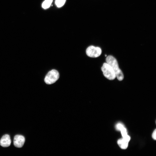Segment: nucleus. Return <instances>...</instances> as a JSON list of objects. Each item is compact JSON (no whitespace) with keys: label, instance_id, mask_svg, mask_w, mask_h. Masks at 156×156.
Returning <instances> with one entry per match:
<instances>
[{"label":"nucleus","instance_id":"0eeeda50","mask_svg":"<svg viewBox=\"0 0 156 156\" xmlns=\"http://www.w3.org/2000/svg\"><path fill=\"white\" fill-rule=\"evenodd\" d=\"M129 141H130L127 139L123 138L119 139L118 141V143L122 149H126L128 147V143Z\"/></svg>","mask_w":156,"mask_h":156},{"label":"nucleus","instance_id":"f03ea898","mask_svg":"<svg viewBox=\"0 0 156 156\" xmlns=\"http://www.w3.org/2000/svg\"><path fill=\"white\" fill-rule=\"evenodd\" d=\"M59 77V74L55 69L50 71L46 75L44 79L45 83L48 85H51L55 83Z\"/></svg>","mask_w":156,"mask_h":156},{"label":"nucleus","instance_id":"39448f33","mask_svg":"<svg viewBox=\"0 0 156 156\" xmlns=\"http://www.w3.org/2000/svg\"><path fill=\"white\" fill-rule=\"evenodd\" d=\"M25 141V139L23 136L21 135H16L14 137V145L17 147L21 148L24 145Z\"/></svg>","mask_w":156,"mask_h":156},{"label":"nucleus","instance_id":"423d86ee","mask_svg":"<svg viewBox=\"0 0 156 156\" xmlns=\"http://www.w3.org/2000/svg\"><path fill=\"white\" fill-rule=\"evenodd\" d=\"M11 143L10 136L8 134L4 135L0 140V145L3 147H8L10 145Z\"/></svg>","mask_w":156,"mask_h":156},{"label":"nucleus","instance_id":"6e6552de","mask_svg":"<svg viewBox=\"0 0 156 156\" xmlns=\"http://www.w3.org/2000/svg\"><path fill=\"white\" fill-rule=\"evenodd\" d=\"M53 0H45L42 4V7L44 9L49 8L51 6Z\"/></svg>","mask_w":156,"mask_h":156},{"label":"nucleus","instance_id":"f257e3e1","mask_svg":"<svg viewBox=\"0 0 156 156\" xmlns=\"http://www.w3.org/2000/svg\"><path fill=\"white\" fill-rule=\"evenodd\" d=\"M106 63L112 67L113 70L116 77L120 81L124 79V75L121 70L120 69L118 63L115 58L112 56H109L106 58Z\"/></svg>","mask_w":156,"mask_h":156},{"label":"nucleus","instance_id":"9d476101","mask_svg":"<svg viewBox=\"0 0 156 156\" xmlns=\"http://www.w3.org/2000/svg\"><path fill=\"white\" fill-rule=\"evenodd\" d=\"M152 137L155 140L156 139V130L155 129L153 131L152 134Z\"/></svg>","mask_w":156,"mask_h":156},{"label":"nucleus","instance_id":"9b49d317","mask_svg":"<svg viewBox=\"0 0 156 156\" xmlns=\"http://www.w3.org/2000/svg\"><path fill=\"white\" fill-rule=\"evenodd\" d=\"M105 56L106 57L107 56V55H106Z\"/></svg>","mask_w":156,"mask_h":156},{"label":"nucleus","instance_id":"1a4fd4ad","mask_svg":"<svg viewBox=\"0 0 156 156\" xmlns=\"http://www.w3.org/2000/svg\"><path fill=\"white\" fill-rule=\"evenodd\" d=\"M66 1V0H56L55 4L58 7L60 8L64 5Z\"/></svg>","mask_w":156,"mask_h":156},{"label":"nucleus","instance_id":"20e7f679","mask_svg":"<svg viewBox=\"0 0 156 156\" xmlns=\"http://www.w3.org/2000/svg\"><path fill=\"white\" fill-rule=\"evenodd\" d=\"M86 52L87 55L89 57L97 58L100 56L102 51L99 47L91 46L87 49Z\"/></svg>","mask_w":156,"mask_h":156},{"label":"nucleus","instance_id":"7ed1b4c3","mask_svg":"<svg viewBox=\"0 0 156 156\" xmlns=\"http://www.w3.org/2000/svg\"><path fill=\"white\" fill-rule=\"evenodd\" d=\"M101 69L104 76L110 80H113L116 77L115 73L112 67L107 63H104Z\"/></svg>","mask_w":156,"mask_h":156}]
</instances>
